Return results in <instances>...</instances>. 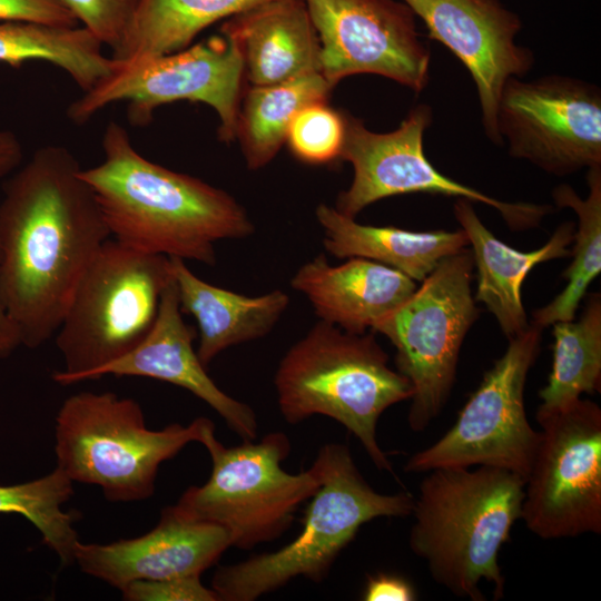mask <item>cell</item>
Masks as SVG:
<instances>
[{
  "label": "cell",
  "instance_id": "d6986e66",
  "mask_svg": "<svg viewBox=\"0 0 601 601\" xmlns=\"http://www.w3.org/2000/svg\"><path fill=\"white\" fill-rule=\"evenodd\" d=\"M290 287L306 296L319 321L362 334L417 286L415 280L384 264L351 257L333 266L321 254L296 270Z\"/></svg>",
  "mask_w": 601,
  "mask_h": 601
},
{
  "label": "cell",
  "instance_id": "83f0119b",
  "mask_svg": "<svg viewBox=\"0 0 601 601\" xmlns=\"http://www.w3.org/2000/svg\"><path fill=\"white\" fill-rule=\"evenodd\" d=\"M587 184V198L565 184L552 190L555 205L571 208L579 223L570 254L573 259L563 273L566 286L549 304L532 313L531 324L541 329L556 322L574 319L589 285L601 272V167L588 169Z\"/></svg>",
  "mask_w": 601,
  "mask_h": 601
},
{
  "label": "cell",
  "instance_id": "8fae6325",
  "mask_svg": "<svg viewBox=\"0 0 601 601\" xmlns=\"http://www.w3.org/2000/svg\"><path fill=\"white\" fill-rule=\"evenodd\" d=\"M541 333L530 323L524 333L509 341L455 423L432 445L414 453L405 464L406 472L485 465L513 472L525 483L540 431L529 423L524 388L539 354Z\"/></svg>",
  "mask_w": 601,
  "mask_h": 601
},
{
  "label": "cell",
  "instance_id": "7a4b0ae2",
  "mask_svg": "<svg viewBox=\"0 0 601 601\" xmlns=\"http://www.w3.org/2000/svg\"><path fill=\"white\" fill-rule=\"evenodd\" d=\"M104 159L80 170L110 235L142 253L216 264L215 244L254 234L245 208L228 193L144 157L128 131L109 121Z\"/></svg>",
  "mask_w": 601,
  "mask_h": 601
},
{
  "label": "cell",
  "instance_id": "603a6c76",
  "mask_svg": "<svg viewBox=\"0 0 601 601\" xmlns=\"http://www.w3.org/2000/svg\"><path fill=\"white\" fill-rule=\"evenodd\" d=\"M315 215L327 253L337 258L361 257L395 268L421 283L445 257L469 245L463 229L411 231L393 226L362 225L335 207L319 204Z\"/></svg>",
  "mask_w": 601,
  "mask_h": 601
},
{
  "label": "cell",
  "instance_id": "4316f807",
  "mask_svg": "<svg viewBox=\"0 0 601 601\" xmlns=\"http://www.w3.org/2000/svg\"><path fill=\"white\" fill-rule=\"evenodd\" d=\"M553 326V363L546 385L540 390L536 414L562 410L582 394L601 388V298L591 294L581 317Z\"/></svg>",
  "mask_w": 601,
  "mask_h": 601
},
{
  "label": "cell",
  "instance_id": "6da1fadb",
  "mask_svg": "<svg viewBox=\"0 0 601 601\" xmlns=\"http://www.w3.org/2000/svg\"><path fill=\"white\" fill-rule=\"evenodd\" d=\"M66 147L38 148L0 200V280L21 344L55 336L86 268L111 237L97 198Z\"/></svg>",
  "mask_w": 601,
  "mask_h": 601
},
{
  "label": "cell",
  "instance_id": "2e32d148",
  "mask_svg": "<svg viewBox=\"0 0 601 601\" xmlns=\"http://www.w3.org/2000/svg\"><path fill=\"white\" fill-rule=\"evenodd\" d=\"M425 24L428 37L445 46L469 70L479 96L486 137L502 146L496 126L505 82L521 78L534 63L533 52L519 46L518 13L500 0H401Z\"/></svg>",
  "mask_w": 601,
  "mask_h": 601
},
{
  "label": "cell",
  "instance_id": "7402d4cb",
  "mask_svg": "<svg viewBox=\"0 0 601 601\" xmlns=\"http://www.w3.org/2000/svg\"><path fill=\"white\" fill-rule=\"evenodd\" d=\"M170 263L180 309L197 323L196 351L206 367L225 349L269 334L289 305L280 289L250 297L203 280L184 259Z\"/></svg>",
  "mask_w": 601,
  "mask_h": 601
},
{
  "label": "cell",
  "instance_id": "5bb4252c",
  "mask_svg": "<svg viewBox=\"0 0 601 601\" xmlns=\"http://www.w3.org/2000/svg\"><path fill=\"white\" fill-rule=\"evenodd\" d=\"M496 126L511 157L549 174L601 167V91L594 83L560 75L512 77L499 99Z\"/></svg>",
  "mask_w": 601,
  "mask_h": 601
},
{
  "label": "cell",
  "instance_id": "d6a6232c",
  "mask_svg": "<svg viewBox=\"0 0 601 601\" xmlns=\"http://www.w3.org/2000/svg\"><path fill=\"white\" fill-rule=\"evenodd\" d=\"M20 21L55 27H77L62 0H0V22Z\"/></svg>",
  "mask_w": 601,
  "mask_h": 601
},
{
  "label": "cell",
  "instance_id": "d4e9b609",
  "mask_svg": "<svg viewBox=\"0 0 601 601\" xmlns=\"http://www.w3.org/2000/svg\"><path fill=\"white\" fill-rule=\"evenodd\" d=\"M332 89L318 71L276 85H249L240 98L235 136L247 167L266 166L286 141L295 116L309 105L326 102Z\"/></svg>",
  "mask_w": 601,
  "mask_h": 601
},
{
  "label": "cell",
  "instance_id": "e0dca14e",
  "mask_svg": "<svg viewBox=\"0 0 601 601\" xmlns=\"http://www.w3.org/2000/svg\"><path fill=\"white\" fill-rule=\"evenodd\" d=\"M230 546L223 528L194 520L171 505L161 510L152 530L137 538L110 543L78 541L73 563L120 591L134 581L200 577Z\"/></svg>",
  "mask_w": 601,
  "mask_h": 601
},
{
  "label": "cell",
  "instance_id": "44dd1931",
  "mask_svg": "<svg viewBox=\"0 0 601 601\" xmlns=\"http://www.w3.org/2000/svg\"><path fill=\"white\" fill-rule=\"evenodd\" d=\"M454 216L472 245L477 269L476 300L494 315L510 341L529 327L521 299V286L528 273L538 264L571 254L575 225H560L546 244L532 252H520L496 238L477 217L472 201L456 198Z\"/></svg>",
  "mask_w": 601,
  "mask_h": 601
},
{
  "label": "cell",
  "instance_id": "30bf717a",
  "mask_svg": "<svg viewBox=\"0 0 601 601\" xmlns=\"http://www.w3.org/2000/svg\"><path fill=\"white\" fill-rule=\"evenodd\" d=\"M243 77L239 50L220 32L167 55L115 62L106 78L70 104L67 116L81 125L107 106L126 102L129 120L146 125L158 107L189 100L206 104L217 112L218 137L229 142L236 136Z\"/></svg>",
  "mask_w": 601,
  "mask_h": 601
},
{
  "label": "cell",
  "instance_id": "4dcf8cb0",
  "mask_svg": "<svg viewBox=\"0 0 601 601\" xmlns=\"http://www.w3.org/2000/svg\"><path fill=\"white\" fill-rule=\"evenodd\" d=\"M79 26L111 52L120 45L139 0H62Z\"/></svg>",
  "mask_w": 601,
  "mask_h": 601
},
{
  "label": "cell",
  "instance_id": "f1b7e54d",
  "mask_svg": "<svg viewBox=\"0 0 601 601\" xmlns=\"http://www.w3.org/2000/svg\"><path fill=\"white\" fill-rule=\"evenodd\" d=\"M73 494V482L56 469L33 481L0 485V513L26 518L41 534L63 565L73 563V549L79 541L73 523L77 515L63 510Z\"/></svg>",
  "mask_w": 601,
  "mask_h": 601
},
{
  "label": "cell",
  "instance_id": "4fadbf2b",
  "mask_svg": "<svg viewBox=\"0 0 601 601\" xmlns=\"http://www.w3.org/2000/svg\"><path fill=\"white\" fill-rule=\"evenodd\" d=\"M345 116L341 159L351 162L353 180L338 194L335 208L347 217L355 218L380 199L413 193L485 204L497 210L513 230L536 226L552 210L549 205L499 200L440 173L423 149L424 132L433 119L426 104L415 106L397 129L385 134L373 132L363 120L347 112Z\"/></svg>",
  "mask_w": 601,
  "mask_h": 601
},
{
  "label": "cell",
  "instance_id": "277c9868",
  "mask_svg": "<svg viewBox=\"0 0 601 601\" xmlns=\"http://www.w3.org/2000/svg\"><path fill=\"white\" fill-rule=\"evenodd\" d=\"M284 420L300 423L323 415L358 439L373 464L393 473L376 435L381 415L411 400L413 387L372 333L355 334L319 321L282 357L274 376Z\"/></svg>",
  "mask_w": 601,
  "mask_h": 601
},
{
  "label": "cell",
  "instance_id": "f546056e",
  "mask_svg": "<svg viewBox=\"0 0 601 601\" xmlns=\"http://www.w3.org/2000/svg\"><path fill=\"white\" fill-rule=\"evenodd\" d=\"M346 134L345 112L326 102L302 109L293 119L286 142L299 160L319 165L341 159Z\"/></svg>",
  "mask_w": 601,
  "mask_h": 601
},
{
  "label": "cell",
  "instance_id": "3957f363",
  "mask_svg": "<svg viewBox=\"0 0 601 601\" xmlns=\"http://www.w3.org/2000/svg\"><path fill=\"white\" fill-rule=\"evenodd\" d=\"M437 467L420 484L408 544L432 579L460 598L485 600L479 584L504 593L499 553L521 519L524 480L504 469Z\"/></svg>",
  "mask_w": 601,
  "mask_h": 601
},
{
  "label": "cell",
  "instance_id": "9a60e30c",
  "mask_svg": "<svg viewBox=\"0 0 601 601\" xmlns=\"http://www.w3.org/2000/svg\"><path fill=\"white\" fill-rule=\"evenodd\" d=\"M319 40V72L334 87L373 73L418 93L430 81L431 52L416 17L396 0H304Z\"/></svg>",
  "mask_w": 601,
  "mask_h": 601
},
{
  "label": "cell",
  "instance_id": "8992f818",
  "mask_svg": "<svg viewBox=\"0 0 601 601\" xmlns=\"http://www.w3.org/2000/svg\"><path fill=\"white\" fill-rule=\"evenodd\" d=\"M173 277L169 257L110 237L79 279L55 334L63 368L52 380L60 385L88 381L134 349L151 329Z\"/></svg>",
  "mask_w": 601,
  "mask_h": 601
},
{
  "label": "cell",
  "instance_id": "1f68e13d",
  "mask_svg": "<svg viewBox=\"0 0 601 601\" xmlns=\"http://www.w3.org/2000/svg\"><path fill=\"white\" fill-rule=\"evenodd\" d=\"M120 592L127 601H218L198 575L134 581Z\"/></svg>",
  "mask_w": 601,
  "mask_h": 601
},
{
  "label": "cell",
  "instance_id": "484cf974",
  "mask_svg": "<svg viewBox=\"0 0 601 601\" xmlns=\"http://www.w3.org/2000/svg\"><path fill=\"white\" fill-rule=\"evenodd\" d=\"M104 45L86 28L32 22H0V62L18 68L27 61H46L62 69L86 92L114 69Z\"/></svg>",
  "mask_w": 601,
  "mask_h": 601
},
{
  "label": "cell",
  "instance_id": "836d02e7",
  "mask_svg": "<svg viewBox=\"0 0 601 601\" xmlns=\"http://www.w3.org/2000/svg\"><path fill=\"white\" fill-rule=\"evenodd\" d=\"M365 601H412L414 588L405 579L386 573L370 577L363 593Z\"/></svg>",
  "mask_w": 601,
  "mask_h": 601
},
{
  "label": "cell",
  "instance_id": "9c48e42d",
  "mask_svg": "<svg viewBox=\"0 0 601 601\" xmlns=\"http://www.w3.org/2000/svg\"><path fill=\"white\" fill-rule=\"evenodd\" d=\"M473 267L470 249L445 257L372 327L394 345L396 368L412 384V431H424L439 416L454 385L462 343L479 316L471 290Z\"/></svg>",
  "mask_w": 601,
  "mask_h": 601
},
{
  "label": "cell",
  "instance_id": "52a82bcc",
  "mask_svg": "<svg viewBox=\"0 0 601 601\" xmlns=\"http://www.w3.org/2000/svg\"><path fill=\"white\" fill-rule=\"evenodd\" d=\"M205 418L150 430L134 398L79 392L63 401L55 418L57 467L73 483L99 486L110 502L147 500L159 466L199 441Z\"/></svg>",
  "mask_w": 601,
  "mask_h": 601
},
{
  "label": "cell",
  "instance_id": "e575fe53",
  "mask_svg": "<svg viewBox=\"0 0 601 601\" xmlns=\"http://www.w3.org/2000/svg\"><path fill=\"white\" fill-rule=\"evenodd\" d=\"M23 159V147L14 132L0 128V179L12 174Z\"/></svg>",
  "mask_w": 601,
  "mask_h": 601
},
{
  "label": "cell",
  "instance_id": "d590c367",
  "mask_svg": "<svg viewBox=\"0 0 601 601\" xmlns=\"http://www.w3.org/2000/svg\"><path fill=\"white\" fill-rule=\"evenodd\" d=\"M20 346V334L4 304L0 280V359L9 357Z\"/></svg>",
  "mask_w": 601,
  "mask_h": 601
},
{
  "label": "cell",
  "instance_id": "ffe728a7",
  "mask_svg": "<svg viewBox=\"0 0 601 601\" xmlns=\"http://www.w3.org/2000/svg\"><path fill=\"white\" fill-rule=\"evenodd\" d=\"M220 32L238 48L252 86L319 72V40L304 0H269L235 14Z\"/></svg>",
  "mask_w": 601,
  "mask_h": 601
},
{
  "label": "cell",
  "instance_id": "5b68a950",
  "mask_svg": "<svg viewBox=\"0 0 601 601\" xmlns=\"http://www.w3.org/2000/svg\"><path fill=\"white\" fill-rule=\"evenodd\" d=\"M315 461L322 482L311 497L300 532L278 550L219 566L210 587L218 601H253L298 577L318 583L363 524L378 518L411 515L414 496L405 491H375L346 445L324 444Z\"/></svg>",
  "mask_w": 601,
  "mask_h": 601
},
{
  "label": "cell",
  "instance_id": "ba28073f",
  "mask_svg": "<svg viewBox=\"0 0 601 601\" xmlns=\"http://www.w3.org/2000/svg\"><path fill=\"white\" fill-rule=\"evenodd\" d=\"M198 443L209 453L210 475L203 485L188 487L175 505L194 520L223 528L237 549L250 550L278 539L322 482L315 460L299 473L283 469L292 450L283 432L227 447L206 417Z\"/></svg>",
  "mask_w": 601,
  "mask_h": 601
},
{
  "label": "cell",
  "instance_id": "7c38bea8",
  "mask_svg": "<svg viewBox=\"0 0 601 601\" xmlns=\"http://www.w3.org/2000/svg\"><path fill=\"white\" fill-rule=\"evenodd\" d=\"M540 441L524 483L521 519L544 540L601 533V408L579 398L536 414Z\"/></svg>",
  "mask_w": 601,
  "mask_h": 601
},
{
  "label": "cell",
  "instance_id": "cb8c5ba5",
  "mask_svg": "<svg viewBox=\"0 0 601 601\" xmlns=\"http://www.w3.org/2000/svg\"><path fill=\"white\" fill-rule=\"evenodd\" d=\"M269 0H139L118 48L117 63L181 50L210 24Z\"/></svg>",
  "mask_w": 601,
  "mask_h": 601
},
{
  "label": "cell",
  "instance_id": "ac0fdd59",
  "mask_svg": "<svg viewBox=\"0 0 601 601\" xmlns=\"http://www.w3.org/2000/svg\"><path fill=\"white\" fill-rule=\"evenodd\" d=\"M175 278L164 290L157 318L147 336L122 357L95 371L106 375L140 376L183 387L208 404L242 440L258 432L254 410L220 390L206 372L194 347L197 331L183 318Z\"/></svg>",
  "mask_w": 601,
  "mask_h": 601
}]
</instances>
